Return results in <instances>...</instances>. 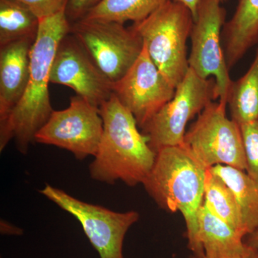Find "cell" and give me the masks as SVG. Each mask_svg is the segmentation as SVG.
Instances as JSON below:
<instances>
[{"mask_svg":"<svg viewBox=\"0 0 258 258\" xmlns=\"http://www.w3.org/2000/svg\"><path fill=\"white\" fill-rule=\"evenodd\" d=\"M70 32L113 83L125 76L144 48L132 27L115 22L81 19L71 24Z\"/></svg>","mask_w":258,"mask_h":258,"instance_id":"52a82bcc","label":"cell"},{"mask_svg":"<svg viewBox=\"0 0 258 258\" xmlns=\"http://www.w3.org/2000/svg\"><path fill=\"white\" fill-rule=\"evenodd\" d=\"M103 131L98 108L77 95L71 97L67 108L52 111L37 132L35 142L66 149L81 161L96 156Z\"/></svg>","mask_w":258,"mask_h":258,"instance_id":"9c48e42d","label":"cell"},{"mask_svg":"<svg viewBox=\"0 0 258 258\" xmlns=\"http://www.w3.org/2000/svg\"><path fill=\"white\" fill-rule=\"evenodd\" d=\"M36 39V38H35ZM35 39L25 38L0 47V152L13 139L10 121L30 79Z\"/></svg>","mask_w":258,"mask_h":258,"instance_id":"4fadbf2b","label":"cell"},{"mask_svg":"<svg viewBox=\"0 0 258 258\" xmlns=\"http://www.w3.org/2000/svg\"><path fill=\"white\" fill-rule=\"evenodd\" d=\"M102 0H69L66 8V15L70 22L78 21L84 18Z\"/></svg>","mask_w":258,"mask_h":258,"instance_id":"603a6c76","label":"cell"},{"mask_svg":"<svg viewBox=\"0 0 258 258\" xmlns=\"http://www.w3.org/2000/svg\"><path fill=\"white\" fill-rule=\"evenodd\" d=\"M26 5L38 19L47 18L67 7L69 0H17Z\"/></svg>","mask_w":258,"mask_h":258,"instance_id":"7402d4cb","label":"cell"},{"mask_svg":"<svg viewBox=\"0 0 258 258\" xmlns=\"http://www.w3.org/2000/svg\"><path fill=\"white\" fill-rule=\"evenodd\" d=\"M223 0H202L191 28L189 69L204 79H215L217 98L227 103L232 80L226 63L222 32L226 12Z\"/></svg>","mask_w":258,"mask_h":258,"instance_id":"30bf717a","label":"cell"},{"mask_svg":"<svg viewBox=\"0 0 258 258\" xmlns=\"http://www.w3.org/2000/svg\"><path fill=\"white\" fill-rule=\"evenodd\" d=\"M39 19L17 0H0V47L25 38L37 37Z\"/></svg>","mask_w":258,"mask_h":258,"instance_id":"d6986e66","label":"cell"},{"mask_svg":"<svg viewBox=\"0 0 258 258\" xmlns=\"http://www.w3.org/2000/svg\"><path fill=\"white\" fill-rule=\"evenodd\" d=\"M0 232L3 235L22 236L24 234V230L18 226L1 219L0 220Z\"/></svg>","mask_w":258,"mask_h":258,"instance_id":"cb8c5ba5","label":"cell"},{"mask_svg":"<svg viewBox=\"0 0 258 258\" xmlns=\"http://www.w3.org/2000/svg\"><path fill=\"white\" fill-rule=\"evenodd\" d=\"M210 171L220 178L235 195L247 235L258 228V181L245 171L219 164Z\"/></svg>","mask_w":258,"mask_h":258,"instance_id":"2e32d148","label":"cell"},{"mask_svg":"<svg viewBox=\"0 0 258 258\" xmlns=\"http://www.w3.org/2000/svg\"><path fill=\"white\" fill-rule=\"evenodd\" d=\"M244 241L246 244L258 249V228L246 236Z\"/></svg>","mask_w":258,"mask_h":258,"instance_id":"484cf974","label":"cell"},{"mask_svg":"<svg viewBox=\"0 0 258 258\" xmlns=\"http://www.w3.org/2000/svg\"><path fill=\"white\" fill-rule=\"evenodd\" d=\"M246 160V172L258 181V120L240 125Z\"/></svg>","mask_w":258,"mask_h":258,"instance_id":"44dd1931","label":"cell"},{"mask_svg":"<svg viewBox=\"0 0 258 258\" xmlns=\"http://www.w3.org/2000/svg\"><path fill=\"white\" fill-rule=\"evenodd\" d=\"M98 109L103 131L98 152L89 166L91 179L108 184L118 180L130 186L143 184L157 153L139 132L133 114L113 93Z\"/></svg>","mask_w":258,"mask_h":258,"instance_id":"6da1fadb","label":"cell"},{"mask_svg":"<svg viewBox=\"0 0 258 258\" xmlns=\"http://www.w3.org/2000/svg\"><path fill=\"white\" fill-rule=\"evenodd\" d=\"M50 83L72 88L99 108L113 95V83L70 32L61 40L51 66Z\"/></svg>","mask_w":258,"mask_h":258,"instance_id":"7c38bea8","label":"cell"},{"mask_svg":"<svg viewBox=\"0 0 258 258\" xmlns=\"http://www.w3.org/2000/svg\"><path fill=\"white\" fill-rule=\"evenodd\" d=\"M246 252L244 254V258H258V249L251 247L248 244H246ZM192 258H203L202 257H193Z\"/></svg>","mask_w":258,"mask_h":258,"instance_id":"4316f807","label":"cell"},{"mask_svg":"<svg viewBox=\"0 0 258 258\" xmlns=\"http://www.w3.org/2000/svg\"><path fill=\"white\" fill-rule=\"evenodd\" d=\"M171 86L153 62L144 47L123 78L113 83V93L133 114L142 128L175 94Z\"/></svg>","mask_w":258,"mask_h":258,"instance_id":"8fae6325","label":"cell"},{"mask_svg":"<svg viewBox=\"0 0 258 258\" xmlns=\"http://www.w3.org/2000/svg\"><path fill=\"white\" fill-rule=\"evenodd\" d=\"M167 0H102L90 10L84 20L124 24L142 21Z\"/></svg>","mask_w":258,"mask_h":258,"instance_id":"ffe728a7","label":"cell"},{"mask_svg":"<svg viewBox=\"0 0 258 258\" xmlns=\"http://www.w3.org/2000/svg\"><path fill=\"white\" fill-rule=\"evenodd\" d=\"M207 170L183 146L165 147L157 152L143 184L161 209L183 215L194 257L204 255L199 241L198 213L203 205Z\"/></svg>","mask_w":258,"mask_h":258,"instance_id":"7a4b0ae2","label":"cell"},{"mask_svg":"<svg viewBox=\"0 0 258 258\" xmlns=\"http://www.w3.org/2000/svg\"><path fill=\"white\" fill-rule=\"evenodd\" d=\"M257 42L258 0H239L235 14L222 29V47L228 69Z\"/></svg>","mask_w":258,"mask_h":258,"instance_id":"5bb4252c","label":"cell"},{"mask_svg":"<svg viewBox=\"0 0 258 258\" xmlns=\"http://www.w3.org/2000/svg\"><path fill=\"white\" fill-rule=\"evenodd\" d=\"M39 191L76 217L100 258H123L125 236L131 227L138 222V212L113 211L101 205L81 201L50 184H45Z\"/></svg>","mask_w":258,"mask_h":258,"instance_id":"ba28073f","label":"cell"},{"mask_svg":"<svg viewBox=\"0 0 258 258\" xmlns=\"http://www.w3.org/2000/svg\"><path fill=\"white\" fill-rule=\"evenodd\" d=\"M173 1L183 5L187 8L192 14L194 22L197 20L199 8H200L202 0H173Z\"/></svg>","mask_w":258,"mask_h":258,"instance_id":"d4e9b609","label":"cell"},{"mask_svg":"<svg viewBox=\"0 0 258 258\" xmlns=\"http://www.w3.org/2000/svg\"><path fill=\"white\" fill-rule=\"evenodd\" d=\"M66 8L52 16L39 19L38 32L30 57L28 86L10 118V133L17 149L25 155L28 154L30 144L35 143L37 132L54 111L48 86L51 66L57 47L71 32V23L66 15Z\"/></svg>","mask_w":258,"mask_h":258,"instance_id":"3957f363","label":"cell"},{"mask_svg":"<svg viewBox=\"0 0 258 258\" xmlns=\"http://www.w3.org/2000/svg\"><path fill=\"white\" fill-rule=\"evenodd\" d=\"M203 205L214 215L237 231L244 238L247 235L235 195L225 181L210 169L206 172Z\"/></svg>","mask_w":258,"mask_h":258,"instance_id":"ac0fdd59","label":"cell"},{"mask_svg":"<svg viewBox=\"0 0 258 258\" xmlns=\"http://www.w3.org/2000/svg\"><path fill=\"white\" fill-rule=\"evenodd\" d=\"M225 0H223V2H225Z\"/></svg>","mask_w":258,"mask_h":258,"instance_id":"83f0119b","label":"cell"},{"mask_svg":"<svg viewBox=\"0 0 258 258\" xmlns=\"http://www.w3.org/2000/svg\"><path fill=\"white\" fill-rule=\"evenodd\" d=\"M227 105L231 119L239 125L258 120V48L247 72L231 83Z\"/></svg>","mask_w":258,"mask_h":258,"instance_id":"e0dca14e","label":"cell"},{"mask_svg":"<svg viewBox=\"0 0 258 258\" xmlns=\"http://www.w3.org/2000/svg\"><path fill=\"white\" fill-rule=\"evenodd\" d=\"M194 19L184 5L167 0L147 18L132 26L142 39L153 62L176 88L189 69L186 41Z\"/></svg>","mask_w":258,"mask_h":258,"instance_id":"277c9868","label":"cell"},{"mask_svg":"<svg viewBox=\"0 0 258 258\" xmlns=\"http://www.w3.org/2000/svg\"><path fill=\"white\" fill-rule=\"evenodd\" d=\"M217 99L215 79H202L192 70L176 88L175 94L142 127V133L156 153L184 144L188 122Z\"/></svg>","mask_w":258,"mask_h":258,"instance_id":"5b68a950","label":"cell"},{"mask_svg":"<svg viewBox=\"0 0 258 258\" xmlns=\"http://www.w3.org/2000/svg\"><path fill=\"white\" fill-rule=\"evenodd\" d=\"M198 236L203 258H244L243 236L202 205L198 213Z\"/></svg>","mask_w":258,"mask_h":258,"instance_id":"9a60e30c","label":"cell"},{"mask_svg":"<svg viewBox=\"0 0 258 258\" xmlns=\"http://www.w3.org/2000/svg\"><path fill=\"white\" fill-rule=\"evenodd\" d=\"M227 106L220 101L210 103L186 132L182 146L206 169L222 164L245 171L240 127L227 118Z\"/></svg>","mask_w":258,"mask_h":258,"instance_id":"8992f818","label":"cell"}]
</instances>
